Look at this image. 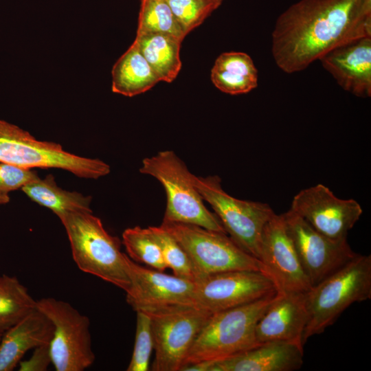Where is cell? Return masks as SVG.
Returning <instances> with one entry per match:
<instances>
[{
	"label": "cell",
	"instance_id": "1",
	"mask_svg": "<svg viewBox=\"0 0 371 371\" xmlns=\"http://www.w3.org/2000/svg\"><path fill=\"white\" fill-rule=\"evenodd\" d=\"M366 36H371V0H300L276 19L271 53L282 71L293 74Z\"/></svg>",
	"mask_w": 371,
	"mask_h": 371
},
{
	"label": "cell",
	"instance_id": "2",
	"mask_svg": "<svg viewBox=\"0 0 371 371\" xmlns=\"http://www.w3.org/2000/svg\"><path fill=\"white\" fill-rule=\"evenodd\" d=\"M58 218L65 229L78 267L126 292L130 279L126 254L121 251L120 240L109 234L92 212H68Z\"/></svg>",
	"mask_w": 371,
	"mask_h": 371
},
{
	"label": "cell",
	"instance_id": "3",
	"mask_svg": "<svg viewBox=\"0 0 371 371\" xmlns=\"http://www.w3.org/2000/svg\"><path fill=\"white\" fill-rule=\"evenodd\" d=\"M371 298V256L357 254L305 294L308 322L302 344L333 325L355 302Z\"/></svg>",
	"mask_w": 371,
	"mask_h": 371
},
{
	"label": "cell",
	"instance_id": "4",
	"mask_svg": "<svg viewBox=\"0 0 371 371\" xmlns=\"http://www.w3.org/2000/svg\"><path fill=\"white\" fill-rule=\"evenodd\" d=\"M276 294L212 313L194 340L185 366L222 361L259 345L256 324Z\"/></svg>",
	"mask_w": 371,
	"mask_h": 371
},
{
	"label": "cell",
	"instance_id": "5",
	"mask_svg": "<svg viewBox=\"0 0 371 371\" xmlns=\"http://www.w3.org/2000/svg\"><path fill=\"white\" fill-rule=\"evenodd\" d=\"M139 171L157 179L166 191L167 203L163 221L191 224L226 233L217 216L204 205L193 184V174L173 151L163 150L146 157Z\"/></svg>",
	"mask_w": 371,
	"mask_h": 371
},
{
	"label": "cell",
	"instance_id": "6",
	"mask_svg": "<svg viewBox=\"0 0 371 371\" xmlns=\"http://www.w3.org/2000/svg\"><path fill=\"white\" fill-rule=\"evenodd\" d=\"M0 161L23 168H58L84 179L107 175L110 166L63 150L59 144L40 141L29 132L0 119Z\"/></svg>",
	"mask_w": 371,
	"mask_h": 371
},
{
	"label": "cell",
	"instance_id": "7",
	"mask_svg": "<svg viewBox=\"0 0 371 371\" xmlns=\"http://www.w3.org/2000/svg\"><path fill=\"white\" fill-rule=\"evenodd\" d=\"M189 256L197 280L229 271H267L262 262L240 247L226 233L198 225L162 221L161 225Z\"/></svg>",
	"mask_w": 371,
	"mask_h": 371
},
{
	"label": "cell",
	"instance_id": "8",
	"mask_svg": "<svg viewBox=\"0 0 371 371\" xmlns=\"http://www.w3.org/2000/svg\"><path fill=\"white\" fill-rule=\"evenodd\" d=\"M203 199L212 207L229 237L243 250L260 259L262 236L267 223L276 214L267 204L238 199L228 194L217 175H192Z\"/></svg>",
	"mask_w": 371,
	"mask_h": 371
},
{
	"label": "cell",
	"instance_id": "9",
	"mask_svg": "<svg viewBox=\"0 0 371 371\" xmlns=\"http://www.w3.org/2000/svg\"><path fill=\"white\" fill-rule=\"evenodd\" d=\"M36 308L54 325L49 351L56 371H82L95 356L92 348L90 322L69 302L53 297L36 301Z\"/></svg>",
	"mask_w": 371,
	"mask_h": 371
},
{
	"label": "cell",
	"instance_id": "10",
	"mask_svg": "<svg viewBox=\"0 0 371 371\" xmlns=\"http://www.w3.org/2000/svg\"><path fill=\"white\" fill-rule=\"evenodd\" d=\"M146 314L150 318L155 352L153 370L181 371L212 313L198 306H188Z\"/></svg>",
	"mask_w": 371,
	"mask_h": 371
},
{
	"label": "cell",
	"instance_id": "11",
	"mask_svg": "<svg viewBox=\"0 0 371 371\" xmlns=\"http://www.w3.org/2000/svg\"><path fill=\"white\" fill-rule=\"evenodd\" d=\"M303 269L312 287L340 269L358 254L347 239L322 234L291 210L282 214Z\"/></svg>",
	"mask_w": 371,
	"mask_h": 371
},
{
	"label": "cell",
	"instance_id": "12",
	"mask_svg": "<svg viewBox=\"0 0 371 371\" xmlns=\"http://www.w3.org/2000/svg\"><path fill=\"white\" fill-rule=\"evenodd\" d=\"M130 286L127 303L135 311L150 313L195 303L196 282L143 267L126 254Z\"/></svg>",
	"mask_w": 371,
	"mask_h": 371
},
{
	"label": "cell",
	"instance_id": "13",
	"mask_svg": "<svg viewBox=\"0 0 371 371\" xmlns=\"http://www.w3.org/2000/svg\"><path fill=\"white\" fill-rule=\"evenodd\" d=\"M271 278L256 271H229L205 276L196 281L195 303L212 313L276 295Z\"/></svg>",
	"mask_w": 371,
	"mask_h": 371
},
{
	"label": "cell",
	"instance_id": "14",
	"mask_svg": "<svg viewBox=\"0 0 371 371\" xmlns=\"http://www.w3.org/2000/svg\"><path fill=\"white\" fill-rule=\"evenodd\" d=\"M290 210L315 230L333 240L347 239L348 232L363 213L357 201L339 199L320 183L299 192Z\"/></svg>",
	"mask_w": 371,
	"mask_h": 371
},
{
	"label": "cell",
	"instance_id": "15",
	"mask_svg": "<svg viewBox=\"0 0 371 371\" xmlns=\"http://www.w3.org/2000/svg\"><path fill=\"white\" fill-rule=\"evenodd\" d=\"M259 260L278 293H306L312 289L287 232L282 214H275L265 225Z\"/></svg>",
	"mask_w": 371,
	"mask_h": 371
},
{
	"label": "cell",
	"instance_id": "16",
	"mask_svg": "<svg viewBox=\"0 0 371 371\" xmlns=\"http://www.w3.org/2000/svg\"><path fill=\"white\" fill-rule=\"evenodd\" d=\"M319 60L344 90L359 98L371 96V36L341 45Z\"/></svg>",
	"mask_w": 371,
	"mask_h": 371
},
{
	"label": "cell",
	"instance_id": "17",
	"mask_svg": "<svg viewBox=\"0 0 371 371\" xmlns=\"http://www.w3.org/2000/svg\"><path fill=\"white\" fill-rule=\"evenodd\" d=\"M305 294H276L256 324L258 344L284 341L304 346L302 336L308 322Z\"/></svg>",
	"mask_w": 371,
	"mask_h": 371
},
{
	"label": "cell",
	"instance_id": "18",
	"mask_svg": "<svg viewBox=\"0 0 371 371\" xmlns=\"http://www.w3.org/2000/svg\"><path fill=\"white\" fill-rule=\"evenodd\" d=\"M303 357L301 345L270 341L228 359L214 361L210 371H294L302 366Z\"/></svg>",
	"mask_w": 371,
	"mask_h": 371
},
{
	"label": "cell",
	"instance_id": "19",
	"mask_svg": "<svg viewBox=\"0 0 371 371\" xmlns=\"http://www.w3.org/2000/svg\"><path fill=\"white\" fill-rule=\"evenodd\" d=\"M54 325L36 308L3 334L0 341V371L13 370L30 350L49 344Z\"/></svg>",
	"mask_w": 371,
	"mask_h": 371
},
{
	"label": "cell",
	"instance_id": "20",
	"mask_svg": "<svg viewBox=\"0 0 371 371\" xmlns=\"http://www.w3.org/2000/svg\"><path fill=\"white\" fill-rule=\"evenodd\" d=\"M211 80L221 91L239 95L250 92L258 87V74L252 58L246 53H222L211 70Z\"/></svg>",
	"mask_w": 371,
	"mask_h": 371
},
{
	"label": "cell",
	"instance_id": "21",
	"mask_svg": "<svg viewBox=\"0 0 371 371\" xmlns=\"http://www.w3.org/2000/svg\"><path fill=\"white\" fill-rule=\"evenodd\" d=\"M111 74L112 91L127 97L144 93L160 81L134 43L116 61Z\"/></svg>",
	"mask_w": 371,
	"mask_h": 371
},
{
	"label": "cell",
	"instance_id": "22",
	"mask_svg": "<svg viewBox=\"0 0 371 371\" xmlns=\"http://www.w3.org/2000/svg\"><path fill=\"white\" fill-rule=\"evenodd\" d=\"M182 41L161 33L137 34V45L160 81L172 82L181 68L180 48Z\"/></svg>",
	"mask_w": 371,
	"mask_h": 371
},
{
	"label": "cell",
	"instance_id": "23",
	"mask_svg": "<svg viewBox=\"0 0 371 371\" xmlns=\"http://www.w3.org/2000/svg\"><path fill=\"white\" fill-rule=\"evenodd\" d=\"M22 191L33 201L51 210L58 217L68 212H92L91 196L70 192L58 187L52 175L27 183Z\"/></svg>",
	"mask_w": 371,
	"mask_h": 371
},
{
	"label": "cell",
	"instance_id": "24",
	"mask_svg": "<svg viewBox=\"0 0 371 371\" xmlns=\"http://www.w3.org/2000/svg\"><path fill=\"white\" fill-rule=\"evenodd\" d=\"M161 33L183 41L188 34L166 0H142L137 34Z\"/></svg>",
	"mask_w": 371,
	"mask_h": 371
},
{
	"label": "cell",
	"instance_id": "25",
	"mask_svg": "<svg viewBox=\"0 0 371 371\" xmlns=\"http://www.w3.org/2000/svg\"><path fill=\"white\" fill-rule=\"evenodd\" d=\"M122 244L127 256L134 262L161 271L168 268L161 248L148 227L135 226L126 229L122 233Z\"/></svg>",
	"mask_w": 371,
	"mask_h": 371
},
{
	"label": "cell",
	"instance_id": "26",
	"mask_svg": "<svg viewBox=\"0 0 371 371\" xmlns=\"http://www.w3.org/2000/svg\"><path fill=\"white\" fill-rule=\"evenodd\" d=\"M36 308V301L16 278L0 291V334L5 333Z\"/></svg>",
	"mask_w": 371,
	"mask_h": 371
},
{
	"label": "cell",
	"instance_id": "27",
	"mask_svg": "<svg viewBox=\"0 0 371 371\" xmlns=\"http://www.w3.org/2000/svg\"><path fill=\"white\" fill-rule=\"evenodd\" d=\"M148 228L161 248L167 267L174 275L196 282L197 276L193 265L179 242L161 225Z\"/></svg>",
	"mask_w": 371,
	"mask_h": 371
},
{
	"label": "cell",
	"instance_id": "28",
	"mask_svg": "<svg viewBox=\"0 0 371 371\" xmlns=\"http://www.w3.org/2000/svg\"><path fill=\"white\" fill-rule=\"evenodd\" d=\"M136 330L134 348L127 371H148L154 342L150 317L136 312Z\"/></svg>",
	"mask_w": 371,
	"mask_h": 371
},
{
	"label": "cell",
	"instance_id": "29",
	"mask_svg": "<svg viewBox=\"0 0 371 371\" xmlns=\"http://www.w3.org/2000/svg\"><path fill=\"white\" fill-rule=\"evenodd\" d=\"M172 14L188 34L218 7L211 0H166Z\"/></svg>",
	"mask_w": 371,
	"mask_h": 371
},
{
	"label": "cell",
	"instance_id": "30",
	"mask_svg": "<svg viewBox=\"0 0 371 371\" xmlns=\"http://www.w3.org/2000/svg\"><path fill=\"white\" fill-rule=\"evenodd\" d=\"M36 172L0 161V191L9 193L38 178Z\"/></svg>",
	"mask_w": 371,
	"mask_h": 371
},
{
	"label": "cell",
	"instance_id": "31",
	"mask_svg": "<svg viewBox=\"0 0 371 371\" xmlns=\"http://www.w3.org/2000/svg\"><path fill=\"white\" fill-rule=\"evenodd\" d=\"M52 363L49 344L34 348L30 359L21 361L19 363V371H45Z\"/></svg>",
	"mask_w": 371,
	"mask_h": 371
},
{
	"label": "cell",
	"instance_id": "32",
	"mask_svg": "<svg viewBox=\"0 0 371 371\" xmlns=\"http://www.w3.org/2000/svg\"><path fill=\"white\" fill-rule=\"evenodd\" d=\"M15 277H10L3 275L0 277V291L7 288L15 279Z\"/></svg>",
	"mask_w": 371,
	"mask_h": 371
},
{
	"label": "cell",
	"instance_id": "33",
	"mask_svg": "<svg viewBox=\"0 0 371 371\" xmlns=\"http://www.w3.org/2000/svg\"><path fill=\"white\" fill-rule=\"evenodd\" d=\"M9 201V193L0 191V205L8 203Z\"/></svg>",
	"mask_w": 371,
	"mask_h": 371
},
{
	"label": "cell",
	"instance_id": "34",
	"mask_svg": "<svg viewBox=\"0 0 371 371\" xmlns=\"http://www.w3.org/2000/svg\"><path fill=\"white\" fill-rule=\"evenodd\" d=\"M211 1L214 3H215L218 7H219L225 0H211Z\"/></svg>",
	"mask_w": 371,
	"mask_h": 371
},
{
	"label": "cell",
	"instance_id": "35",
	"mask_svg": "<svg viewBox=\"0 0 371 371\" xmlns=\"http://www.w3.org/2000/svg\"><path fill=\"white\" fill-rule=\"evenodd\" d=\"M2 335H3V334H0V341H1V337H2Z\"/></svg>",
	"mask_w": 371,
	"mask_h": 371
}]
</instances>
